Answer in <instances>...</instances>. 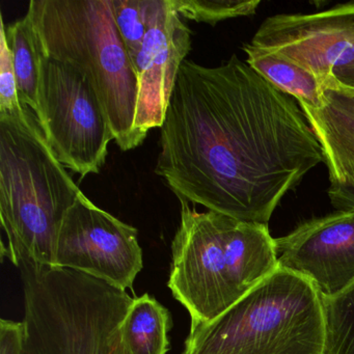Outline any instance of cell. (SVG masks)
Wrapping results in <instances>:
<instances>
[{"mask_svg": "<svg viewBox=\"0 0 354 354\" xmlns=\"http://www.w3.org/2000/svg\"><path fill=\"white\" fill-rule=\"evenodd\" d=\"M159 142L155 173L180 202L262 225L324 162L295 99L236 55L182 63Z\"/></svg>", "mask_w": 354, "mask_h": 354, "instance_id": "1", "label": "cell"}, {"mask_svg": "<svg viewBox=\"0 0 354 354\" xmlns=\"http://www.w3.org/2000/svg\"><path fill=\"white\" fill-rule=\"evenodd\" d=\"M169 288L190 315L209 323L279 268L268 225L180 202Z\"/></svg>", "mask_w": 354, "mask_h": 354, "instance_id": "2", "label": "cell"}, {"mask_svg": "<svg viewBox=\"0 0 354 354\" xmlns=\"http://www.w3.org/2000/svg\"><path fill=\"white\" fill-rule=\"evenodd\" d=\"M82 194L30 107L0 115V219L12 263L26 257L55 266L62 223Z\"/></svg>", "mask_w": 354, "mask_h": 354, "instance_id": "3", "label": "cell"}, {"mask_svg": "<svg viewBox=\"0 0 354 354\" xmlns=\"http://www.w3.org/2000/svg\"><path fill=\"white\" fill-rule=\"evenodd\" d=\"M26 15L40 53L88 78L119 148L140 146L134 130L138 78L115 26L113 0H32Z\"/></svg>", "mask_w": 354, "mask_h": 354, "instance_id": "4", "label": "cell"}, {"mask_svg": "<svg viewBox=\"0 0 354 354\" xmlns=\"http://www.w3.org/2000/svg\"><path fill=\"white\" fill-rule=\"evenodd\" d=\"M26 337L22 354H119L126 290L73 269L20 257Z\"/></svg>", "mask_w": 354, "mask_h": 354, "instance_id": "5", "label": "cell"}, {"mask_svg": "<svg viewBox=\"0 0 354 354\" xmlns=\"http://www.w3.org/2000/svg\"><path fill=\"white\" fill-rule=\"evenodd\" d=\"M322 298L279 268L209 323H190L182 354H324Z\"/></svg>", "mask_w": 354, "mask_h": 354, "instance_id": "6", "label": "cell"}, {"mask_svg": "<svg viewBox=\"0 0 354 354\" xmlns=\"http://www.w3.org/2000/svg\"><path fill=\"white\" fill-rule=\"evenodd\" d=\"M40 109L39 121L57 160L80 179L100 173L115 140L104 109L84 74L41 53Z\"/></svg>", "mask_w": 354, "mask_h": 354, "instance_id": "7", "label": "cell"}, {"mask_svg": "<svg viewBox=\"0 0 354 354\" xmlns=\"http://www.w3.org/2000/svg\"><path fill=\"white\" fill-rule=\"evenodd\" d=\"M250 44L295 62L314 73L324 88L354 91V3L318 13L268 17Z\"/></svg>", "mask_w": 354, "mask_h": 354, "instance_id": "8", "label": "cell"}, {"mask_svg": "<svg viewBox=\"0 0 354 354\" xmlns=\"http://www.w3.org/2000/svg\"><path fill=\"white\" fill-rule=\"evenodd\" d=\"M55 266L130 289L144 266L138 230L99 208L82 192L62 223Z\"/></svg>", "mask_w": 354, "mask_h": 354, "instance_id": "9", "label": "cell"}, {"mask_svg": "<svg viewBox=\"0 0 354 354\" xmlns=\"http://www.w3.org/2000/svg\"><path fill=\"white\" fill-rule=\"evenodd\" d=\"M192 34L171 0H153L146 37L132 59L138 86L134 130L140 145L150 130L162 126Z\"/></svg>", "mask_w": 354, "mask_h": 354, "instance_id": "10", "label": "cell"}, {"mask_svg": "<svg viewBox=\"0 0 354 354\" xmlns=\"http://www.w3.org/2000/svg\"><path fill=\"white\" fill-rule=\"evenodd\" d=\"M275 246L279 268L306 279L322 299L354 283V210L304 221Z\"/></svg>", "mask_w": 354, "mask_h": 354, "instance_id": "11", "label": "cell"}, {"mask_svg": "<svg viewBox=\"0 0 354 354\" xmlns=\"http://www.w3.org/2000/svg\"><path fill=\"white\" fill-rule=\"evenodd\" d=\"M300 107L322 147L329 181L354 177V91L327 86L320 106Z\"/></svg>", "mask_w": 354, "mask_h": 354, "instance_id": "12", "label": "cell"}, {"mask_svg": "<svg viewBox=\"0 0 354 354\" xmlns=\"http://www.w3.org/2000/svg\"><path fill=\"white\" fill-rule=\"evenodd\" d=\"M171 326L169 310L153 296L134 298L120 326L119 354H167Z\"/></svg>", "mask_w": 354, "mask_h": 354, "instance_id": "13", "label": "cell"}, {"mask_svg": "<svg viewBox=\"0 0 354 354\" xmlns=\"http://www.w3.org/2000/svg\"><path fill=\"white\" fill-rule=\"evenodd\" d=\"M243 50L246 64L275 88L293 97L299 105L320 106L324 86L314 73L274 51L250 44L244 45Z\"/></svg>", "mask_w": 354, "mask_h": 354, "instance_id": "14", "label": "cell"}, {"mask_svg": "<svg viewBox=\"0 0 354 354\" xmlns=\"http://www.w3.org/2000/svg\"><path fill=\"white\" fill-rule=\"evenodd\" d=\"M6 37L13 55L18 94L22 104L40 117V51L28 15L6 26Z\"/></svg>", "mask_w": 354, "mask_h": 354, "instance_id": "15", "label": "cell"}, {"mask_svg": "<svg viewBox=\"0 0 354 354\" xmlns=\"http://www.w3.org/2000/svg\"><path fill=\"white\" fill-rule=\"evenodd\" d=\"M322 302L326 324L324 354H354V283Z\"/></svg>", "mask_w": 354, "mask_h": 354, "instance_id": "16", "label": "cell"}, {"mask_svg": "<svg viewBox=\"0 0 354 354\" xmlns=\"http://www.w3.org/2000/svg\"><path fill=\"white\" fill-rule=\"evenodd\" d=\"M175 11L185 19L214 26L223 20L254 15L259 0H171Z\"/></svg>", "mask_w": 354, "mask_h": 354, "instance_id": "17", "label": "cell"}, {"mask_svg": "<svg viewBox=\"0 0 354 354\" xmlns=\"http://www.w3.org/2000/svg\"><path fill=\"white\" fill-rule=\"evenodd\" d=\"M152 7L153 0H113L115 26L131 61L144 42Z\"/></svg>", "mask_w": 354, "mask_h": 354, "instance_id": "18", "label": "cell"}, {"mask_svg": "<svg viewBox=\"0 0 354 354\" xmlns=\"http://www.w3.org/2000/svg\"><path fill=\"white\" fill-rule=\"evenodd\" d=\"M22 104L18 94L17 80L14 70L13 55L6 37V24L0 18V115L21 113Z\"/></svg>", "mask_w": 354, "mask_h": 354, "instance_id": "19", "label": "cell"}, {"mask_svg": "<svg viewBox=\"0 0 354 354\" xmlns=\"http://www.w3.org/2000/svg\"><path fill=\"white\" fill-rule=\"evenodd\" d=\"M26 327L24 321L0 320V354H22Z\"/></svg>", "mask_w": 354, "mask_h": 354, "instance_id": "20", "label": "cell"}, {"mask_svg": "<svg viewBox=\"0 0 354 354\" xmlns=\"http://www.w3.org/2000/svg\"><path fill=\"white\" fill-rule=\"evenodd\" d=\"M327 194L337 211L354 210V177L331 180Z\"/></svg>", "mask_w": 354, "mask_h": 354, "instance_id": "21", "label": "cell"}]
</instances>
